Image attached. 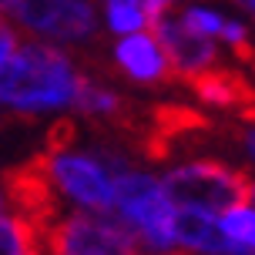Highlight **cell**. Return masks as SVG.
Returning <instances> with one entry per match:
<instances>
[{"label":"cell","instance_id":"ac0fdd59","mask_svg":"<svg viewBox=\"0 0 255 255\" xmlns=\"http://www.w3.org/2000/svg\"><path fill=\"white\" fill-rule=\"evenodd\" d=\"M20 255H40V252H30V249H27V252H20Z\"/></svg>","mask_w":255,"mask_h":255},{"label":"cell","instance_id":"8fae6325","mask_svg":"<svg viewBox=\"0 0 255 255\" xmlns=\"http://www.w3.org/2000/svg\"><path fill=\"white\" fill-rule=\"evenodd\" d=\"M108 27L115 34H138L148 27V7L144 0H104Z\"/></svg>","mask_w":255,"mask_h":255},{"label":"cell","instance_id":"e0dca14e","mask_svg":"<svg viewBox=\"0 0 255 255\" xmlns=\"http://www.w3.org/2000/svg\"><path fill=\"white\" fill-rule=\"evenodd\" d=\"M232 3H239V7H245V10L255 17V0H232Z\"/></svg>","mask_w":255,"mask_h":255},{"label":"cell","instance_id":"44dd1931","mask_svg":"<svg viewBox=\"0 0 255 255\" xmlns=\"http://www.w3.org/2000/svg\"><path fill=\"white\" fill-rule=\"evenodd\" d=\"M0 202H3V198H0Z\"/></svg>","mask_w":255,"mask_h":255},{"label":"cell","instance_id":"ffe728a7","mask_svg":"<svg viewBox=\"0 0 255 255\" xmlns=\"http://www.w3.org/2000/svg\"><path fill=\"white\" fill-rule=\"evenodd\" d=\"M0 13H3V0H0Z\"/></svg>","mask_w":255,"mask_h":255},{"label":"cell","instance_id":"7c38bea8","mask_svg":"<svg viewBox=\"0 0 255 255\" xmlns=\"http://www.w3.org/2000/svg\"><path fill=\"white\" fill-rule=\"evenodd\" d=\"M218 225L232 242H239L249 255H255V208H249V205L229 208V212H222Z\"/></svg>","mask_w":255,"mask_h":255},{"label":"cell","instance_id":"5b68a950","mask_svg":"<svg viewBox=\"0 0 255 255\" xmlns=\"http://www.w3.org/2000/svg\"><path fill=\"white\" fill-rule=\"evenodd\" d=\"M212 131H215L212 118H205L195 108H185V104H154V108H148L138 118L131 138H134V144H138V151L144 158L165 161L178 148L191 144L195 138L212 134Z\"/></svg>","mask_w":255,"mask_h":255},{"label":"cell","instance_id":"5bb4252c","mask_svg":"<svg viewBox=\"0 0 255 255\" xmlns=\"http://www.w3.org/2000/svg\"><path fill=\"white\" fill-rule=\"evenodd\" d=\"M181 24L202 37H218L225 17H218L215 10H205V7H188V10H181Z\"/></svg>","mask_w":255,"mask_h":255},{"label":"cell","instance_id":"3957f363","mask_svg":"<svg viewBox=\"0 0 255 255\" xmlns=\"http://www.w3.org/2000/svg\"><path fill=\"white\" fill-rule=\"evenodd\" d=\"M115 215L134 229L144 252L175 249V205L168 202L161 181L148 171H134L125 161L115 165Z\"/></svg>","mask_w":255,"mask_h":255},{"label":"cell","instance_id":"277c9868","mask_svg":"<svg viewBox=\"0 0 255 255\" xmlns=\"http://www.w3.org/2000/svg\"><path fill=\"white\" fill-rule=\"evenodd\" d=\"M44 158H47L54 188L67 202L81 205L84 212H115V175L104 161L74 148H64V151L44 148Z\"/></svg>","mask_w":255,"mask_h":255},{"label":"cell","instance_id":"d6986e66","mask_svg":"<svg viewBox=\"0 0 255 255\" xmlns=\"http://www.w3.org/2000/svg\"><path fill=\"white\" fill-rule=\"evenodd\" d=\"M252 205H255V188H252Z\"/></svg>","mask_w":255,"mask_h":255},{"label":"cell","instance_id":"6da1fadb","mask_svg":"<svg viewBox=\"0 0 255 255\" xmlns=\"http://www.w3.org/2000/svg\"><path fill=\"white\" fill-rule=\"evenodd\" d=\"M74 61L47 44H20L0 64V104L13 111H54L74 104Z\"/></svg>","mask_w":255,"mask_h":255},{"label":"cell","instance_id":"ba28073f","mask_svg":"<svg viewBox=\"0 0 255 255\" xmlns=\"http://www.w3.org/2000/svg\"><path fill=\"white\" fill-rule=\"evenodd\" d=\"M115 64L121 67V74L131 77L134 84L144 88H161V84H175L178 77L171 71L161 44L154 40V34L138 30V34H125L115 44Z\"/></svg>","mask_w":255,"mask_h":255},{"label":"cell","instance_id":"2e32d148","mask_svg":"<svg viewBox=\"0 0 255 255\" xmlns=\"http://www.w3.org/2000/svg\"><path fill=\"white\" fill-rule=\"evenodd\" d=\"M235 138H239V144L245 148V154L255 161V125H245V121H239V128H235Z\"/></svg>","mask_w":255,"mask_h":255},{"label":"cell","instance_id":"7a4b0ae2","mask_svg":"<svg viewBox=\"0 0 255 255\" xmlns=\"http://www.w3.org/2000/svg\"><path fill=\"white\" fill-rule=\"evenodd\" d=\"M161 188L175 208H198L208 215H222L229 208L252 202L255 178L245 168H232L215 158H198L171 168L161 178Z\"/></svg>","mask_w":255,"mask_h":255},{"label":"cell","instance_id":"9c48e42d","mask_svg":"<svg viewBox=\"0 0 255 255\" xmlns=\"http://www.w3.org/2000/svg\"><path fill=\"white\" fill-rule=\"evenodd\" d=\"M185 84L195 91L198 101H205L208 108H218V111H232L235 118L255 104V84L235 67H218L215 64L202 74L188 77Z\"/></svg>","mask_w":255,"mask_h":255},{"label":"cell","instance_id":"4fadbf2b","mask_svg":"<svg viewBox=\"0 0 255 255\" xmlns=\"http://www.w3.org/2000/svg\"><path fill=\"white\" fill-rule=\"evenodd\" d=\"M27 249H30V235H27L24 222L17 215H0V255H20Z\"/></svg>","mask_w":255,"mask_h":255},{"label":"cell","instance_id":"30bf717a","mask_svg":"<svg viewBox=\"0 0 255 255\" xmlns=\"http://www.w3.org/2000/svg\"><path fill=\"white\" fill-rule=\"evenodd\" d=\"M175 245L191 249L202 255H249L239 242H232L215 222V215L198 212V208H175Z\"/></svg>","mask_w":255,"mask_h":255},{"label":"cell","instance_id":"9a60e30c","mask_svg":"<svg viewBox=\"0 0 255 255\" xmlns=\"http://www.w3.org/2000/svg\"><path fill=\"white\" fill-rule=\"evenodd\" d=\"M17 47H20V37H17V30L3 20V13H0V64L7 61Z\"/></svg>","mask_w":255,"mask_h":255},{"label":"cell","instance_id":"52a82bcc","mask_svg":"<svg viewBox=\"0 0 255 255\" xmlns=\"http://www.w3.org/2000/svg\"><path fill=\"white\" fill-rule=\"evenodd\" d=\"M148 27H151L154 40L161 44V51H165V57L178 81H188V77L202 74V71L218 64L215 37H202V34L188 30L181 24V17H171L165 10V13H158Z\"/></svg>","mask_w":255,"mask_h":255},{"label":"cell","instance_id":"8992f818","mask_svg":"<svg viewBox=\"0 0 255 255\" xmlns=\"http://www.w3.org/2000/svg\"><path fill=\"white\" fill-rule=\"evenodd\" d=\"M3 10L17 24L51 40H88L98 30V13L91 0H3Z\"/></svg>","mask_w":255,"mask_h":255}]
</instances>
